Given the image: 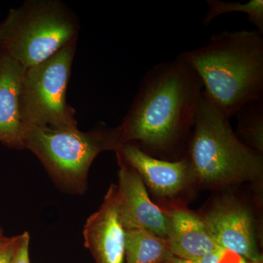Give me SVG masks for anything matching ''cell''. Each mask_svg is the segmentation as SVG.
Returning a JSON list of instances; mask_svg holds the SVG:
<instances>
[{
	"label": "cell",
	"mask_w": 263,
	"mask_h": 263,
	"mask_svg": "<svg viewBox=\"0 0 263 263\" xmlns=\"http://www.w3.org/2000/svg\"><path fill=\"white\" fill-rule=\"evenodd\" d=\"M202 91L185 51L154 66L142 79L118 126L122 144L136 143L149 155H177L191 134Z\"/></svg>",
	"instance_id": "1"
},
{
	"label": "cell",
	"mask_w": 263,
	"mask_h": 263,
	"mask_svg": "<svg viewBox=\"0 0 263 263\" xmlns=\"http://www.w3.org/2000/svg\"><path fill=\"white\" fill-rule=\"evenodd\" d=\"M185 56L204 93L228 117L246 103L263 99V34L259 31L216 33Z\"/></svg>",
	"instance_id": "2"
},
{
	"label": "cell",
	"mask_w": 263,
	"mask_h": 263,
	"mask_svg": "<svg viewBox=\"0 0 263 263\" xmlns=\"http://www.w3.org/2000/svg\"><path fill=\"white\" fill-rule=\"evenodd\" d=\"M230 120L202 91L186 157L192 179L200 184L221 186L262 180V155L238 139Z\"/></svg>",
	"instance_id": "3"
},
{
	"label": "cell",
	"mask_w": 263,
	"mask_h": 263,
	"mask_svg": "<svg viewBox=\"0 0 263 263\" xmlns=\"http://www.w3.org/2000/svg\"><path fill=\"white\" fill-rule=\"evenodd\" d=\"M24 148L32 152L55 184L66 193L82 195L91 164L100 153L122 146L119 127L105 123L87 132L79 128L25 127Z\"/></svg>",
	"instance_id": "4"
},
{
	"label": "cell",
	"mask_w": 263,
	"mask_h": 263,
	"mask_svg": "<svg viewBox=\"0 0 263 263\" xmlns=\"http://www.w3.org/2000/svg\"><path fill=\"white\" fill-rule=\"evenodd\" d=\"M76 13L60 0H27L0 22V50L28 69L79 39Z\"/></svg>",
	"instance_id": "5"
},
{
	"label": "cell",
	"mask_w": 263,
	"mask_h": 263,
	"mask_svg": "<svg viewBox=\"0 0 263 263\" xmlns=\"http://www.w3.org/2000/svg\"><path fill=\"white\" fill-rule=\"evenodd\" d=\"M78 39L37 65L27 69L20 92V112L25 127L78 128L76 111L67 91Z\"/></svg>",
	"instance_id": "6"
},
{
	"label": "cell",
	"mask_w": 263,
	"mask_h": 263,
	"mask_svg": "<svg viewBox=\"0 0 263 263\" xmlns=\"http://www.w3.org/2000/svg\"><path fill=\"white\" fill-rule=\"evenodd\" d=\"M202 219L218 247L248 262L262 261L257 245L255 219L245 204L233 197H223Z\"/></svg>",
	"instance_id": "7"
},
{
	"label": "cell",
	"mask_w": 263,
	"mask_h": 263,
	"mask_svg": "<svg viewBox=\"0 0 263 263\" xmlns=\"http://www.w3.org/2000/svg\"><path fill=\"white\" fill-rule=\"evenodd\" d=\"M117 200L119 217L125 230H143L167 239L170 221L167 213L151 200L141 176L117 155Z\"/></svg>",
	"instance_id": "8"
},
{
	"label": "cell",
	"mask_w": 263,
	"mask_h": 263,
	"mask_svg": "<svg viewBox=\"0 0 263 263\" xmlns=\"http://www.w3.org/2000/svg\"><path fill=\"white\" fill-rule=\"evenodd\" d=\"M83 235L96 263H124L125 229L119 217L117 185H110L102 205L88 218Z\"/></svg>",
	"instance_id": "9"
},
{
	"label": "cell",
	"mask_w": 263,
	"mask_h": 263,
	"mask_svg": "<svg viewBox=\"0 0 263 263\" xmlns=\"http://www.w3.org/2000/svg\"><path fill=\"white\" fill-rule=\"evenodd\" d=\"M115 152L138 172L157 196L174 197L192 179L186 157L178 160H162L148 155L135 143H124Z\"/></svg>",
	"instance_id": "10"
},
{
	"label": "cell",
	"mask_w": 263,
	"mask_h": 263,
	"mask_svg": "<svg viewBox=\"0 0 263 263\" xmlns=\"http://www.w3.org/2000/svg\"><path fill=\"white\" fill-rule=\"evenodd\" d=\"M26 70L0 50V143L15 149H24L20 92Z\"/></svg>",
	"instance_id": "11"
},
{
	"label": "cell",
	"mask_w": 263,
	"mask_h": 263,
	"mask_svg": "<svg viewBox=\"0 0 263 263\" xmlns=\"http://www.w3.org/2000/svg\"><path fill=\"white\" fill-rule=\"evenodd\" d=\"M167 215L170 221L167 240L174 257L197 259L219 248L202 217L195 213L187 209H175L167 212Z\"/></svg>",
	"instance_id": "12"
},
{
	"label": "cell",
	"mask_w": 263,
	"mask_h": 263,
	"mask_svg": "<svg viewBox=\"0 0 263 263\" xmlns=\"http://www.w3.org/2000/svg\"><path fill=\"white\" fill-rule=\"evenodd\" d=\"M173 257L167 239L143 230H125V263H165Z\"/></svg>",
	"instance_id": "13"
},
{
	"label": "cell",
	"mask_w": 263,
	"mask_h": 263,
	"mask_svg": "<svg viewBox=\"0 0 263 263\" xmlns=\"http://www.w3.org/2000/svg\"><path fill=\"white\" fill-rule=\"evenodd\" d=\"M234 117L238 119L235 132L243 144L263 155V99L246 103Z\"/></svg>",
	"instance_id": "14"
},
{
	"label": "cell",
	"mask_w": 263,
	"mask_h": 263,
	"mask_svg": "<svg viewBox=\"0 0 263 263\" xmlns=\"http://www.w3.org/2000/svg\"><path fill=\"white\" fill-rule=\"evenodd\" d=\"M208 11L203 24L209 26L214 19L230 13H242L247 15L249 22L256 27V30L263 34V0H250L246 3L236 2L207 0Z\"/></svg>",
	"instance_id": "15"
},
{
	"label": "cell",
	"mask_w": 263,
	"mask_h": 263,
	"mask_svg": "<svg viewBox=\"0 0 263 263\" xmlns=\"http://www.w3.org/2000/svg\"><path fill=\"white\" fill-rule=\"evenodd\" d=\"M165 263H243L239 255L219 247L212 253L193 259H180L173 256Z\"/></svg>",
	"instance_id": "16"
},
{
	"label": "cell",
	"mask_w": 263,
	"mask_h": 263,
	"mask_svg": "<svg viewBox=\"0 0 263 263\" xmlns=\"http://www.w3.org/2000/svg\"><path fill=\"white\" fill-rule=\"evenodd\" d=\"M19 240L20 235L5 237L0 242V263H12Z\"/></svg>",
	"instance_id": "17"
},
{
	"label": "cell",
	"mask_w": 263,
	"mask_h": 263,
	"mask_svg": "<svg viewBox=\"0 0 263 263\" xmlns=\"http://www.w3.org/2000/svg\"><path fill=\"white\" fill-rule=\"evenodd\" d=\"M29 243L30 236L27 232L20 235V240L12 263H30L29 259Z\"/></svg>",
	"instance_id": "18"
},
{
	"label": "cell",
	"mask_w": 263,
	"mask_h": 263,
	"mask_svg": "<svg viewBox=\"0 0 263 263\" xmlns=\"http://www.w3.org/2000/svg\"><path fill=\"white\" fill-rule=\"evenodd\" d=\"M5 235H4V231H3V228L0 227V242L2 241L4 238H5Z\"/></svg>",
	"instance_id": "19"
},
{
	"label": "cell",
	"mask_w": 263,
	"mask_h": 263,
	"mask_svg": "<svg viewBox=\"0 0 263 263\" xmlns=\"http://www.w3.org/2000/svg\"><path fill=\"white\" fill-rule=\"evenodd\" d=\"M249 263H262V261H257V262H249Z\"/></svg>",
	"instance_id": "20"
}]
</instances>
